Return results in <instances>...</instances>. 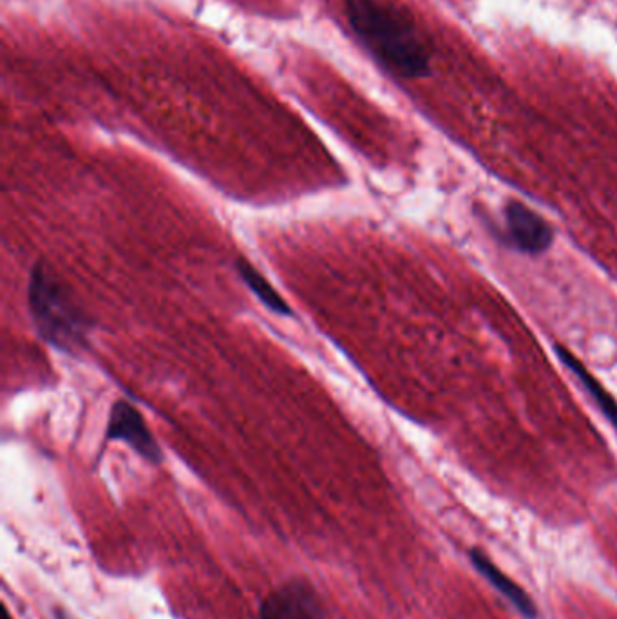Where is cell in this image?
Returning <instances> with one entry per match:
<instances>
[{"mask_svg": "<svg viewBox=\"0 0 617 619\" xmlns=\"http://www.w3.org/2000/svg\"><path fill=\"white\" fill-rule=\"evenodd\" d=\"M346 17L353 33L391 73L417 78L428 71V48L404 11L382 0H346Z\"/></svg>", "mask_w": 617, "mask_h": 619, "instance_id": "obj_1", "label": "cell"}, {"mask_svg": "<svg viewBox=\"0 0 617 619\" xmlns=\"http://www.w3.org/2000/svg\"><path fill=\"white\" fill-rule=\"evenodd\" d=\"M28 303L33 324L46 343L69 355L86 350L91 323L46 263H35L31 268Z\"/></svg>", "mask_w": 617, "mask_h": 619, "instance_id": "obj_2", "label": "cell"}, {"mask_svg": "<svg viewBox=\"0 0 617 619\" xmlns=\"http://www.w3.org/2000/svg\"><path fill=\"white\" fill-rule=\"evenodd\" d=\"M505 236L511 247L527 256H540L554 243L551 225L520 201H511L505 207Z\"/></svg>", "mask_w": 617, "mask_h": 619, "instance_id": "obj_3", "label": "cell"}, {"mask_svg": "<svg viewBox=\"0 0 617 619\" xmlns=\"http://www.w3.org/2000/svg\"><path fill=\"white\" fill-rule=\"evenodd\" d=\"M107 439L125 442L151 464L162 462V448L158 446L151 429L147 428L142 413L127 400L114 402L107 422Z\"/></svg>", "mask_w": 617, "mask_h": 619, "instance_id": "obj_4", "label": "cell"}, {"mask_svg": "<svg viewBox=\"0 0 617 619\" xmlns=\"http://www.w3.org/2000/svg\"><path fill=\"white\" fill-rule=\"evenodd\" d=\"M257 619H323V607L306 581H288L266 596Z\"/></svg>", "mask_w": 617, "mask_h": 619, "instance_id": "obj_5", "label": "cell"}, {"mask_svg": "<svg viewBox=\"0 0 617 619\" xmlns=\"http://www.w3.org/2000/svg\"><path fill=\"white\" fill-rule=\"evenodd\" d=\"M556 352L561 362L569 368V372L576 375L583 390L587 391L592 400L598 404L599 411L605 415V419L612 424V428L617 433V400L614 399V395L581 364L580 359L574 353L565 350L563 346H556Z\"/></svg>", "mask_w": 617, "mask_h": 619, "instance_id": "obj_6", "label": "cell"}, {"mask_svg": "<svg viewBox=\"0 0 617 619\" xmlns=\"http://www.w3.org/2000/svg\"><path fill=\"white\" fill-rule=\"evenodd\" d=\"M471 558H473L476 569L482 572L485 578L491 581L494 587L502 592L507 600L513 601L516 609L522 610L525 616H534L536 614V605L531 600V596L523 591L516 581L511 580L504 571H500L485 554L480 553V551H473Z\"/></svg>", "mask_w": 617, "mask_h": 619, "instance_id": "obj_7", "label": "cell"}, {"mask_svg": "<svg viewBox=\"0 0 617 619\" xmlns=\"http://www.w3.org/2000/svg\"><path fill=\"white\" fill-rule=\"evenodd\" d=\"M236 267H238L239 276L243 279V283L256 294L257 299H259L270 312H274V314L277 315H285V317L292 315V308L288 306V303H286L283 297L279 296V292H277L276 288L268 283V279H266L250 261L239 258L238 261H236Z\"/></svg>", "mask_w": 617, "mask_h": 619, "instance_id": "obj_8", "label": "cell"}, {"mask_svg": "<svg viewBox=\"0 0 617 619\" xmlns=\"http://www.w3.org/2000/svg\"><path fill=\"white\" fill-rule=\"evenodd\" d=\"M4 619H11L10 614H8V612H6V610H4Z\"/></svg>", "mask_w": 617, "mask_h": 619, "instance_id": "obj_9", "label": "cell"}]
</instances>
